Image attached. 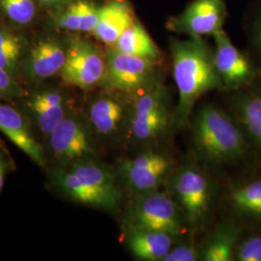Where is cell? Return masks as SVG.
Instances as JSON below:
<instances>
[{
  "mask_svg": "<svg viewBox=\"0 0 261 261\" xmlns=\"http://www.w3.org/2000/svg\"><path fill=\"white\" fill-rule=\"evenodd\" d=\"M244 227L228 219L215 226L200 245V260L232 261Z\"/></svg>",
  "mask_w": 261,
  "mask_h": 261,
  "instance_id": "obj_20",
  "label": "cell"
},
{
  "mask_svg": "<svg viewBox=\"0 0 261 261\" xmlns=\"http://www.w3.org/2000/svg\"><path fill=\"white\" fill-rule=\"evenodd\" d=\"M234 260L261 261V226L244 229L235 249Z\"/></svg>",
  "mask_w": 261,
  "mask_h": 261,
  "instance_id": "obj_25",
  "label": "cell"
},
{
  "mask_svg": "<svg viewBox=\"0 0 261 261\" xmlns=\"http://www.w3.org/2000/svg\"><path fill=\"white\" fill-rule=\"evenodd\" d=\"M21 45L19 38L9 32H0V69L10 74L16 69L20 56Z\"/></svg>",
  "mask_w": 261,
  "mask_h": 261,
  "instance_id": "obj_26",
  "label": "cell"
},
{
  "mask_svg": "<svg viewBox=\"0 0 261 261\" xmlns=\"http://www.w3.org/2000/svg\"><path fill=\"white\" fill-rule=\"evenodd\" d=\"M228 93L230 113L241 126L261 164V77L247 87Z\"/></svg>",
  "mask_w": 261,
  "mask_h": 261,
  "instance_id": "obj_15",
  "label": "cell"
},
{
  "mask_svg": "<svg viewBox=\"0 0 261 261\" xmlns=\"http://www.w3.org/2000/svg\"><path fill=\"white\" fill-rule=\"evenodd\" d=\"M0 130L39 167H46L47 157L35 139L28 117L14 107L0 102Z\"/></svg>",
  "mask_w": 261,
  "mask_h": 261,
  "instance_id": "obj_16",
  "label": "cell"
},
{
  "mask_svg": "<svg viewBox=\"0 0 261 261\" xmlns=\"http://www.w3.org/2000/svg\"><path fill=\"white\" fill-rule=\"evenodd\" d=\"M248 51L261 67V0H253L243 18Z\"/></svg>",
  "mask_w": 261,
  "mask_h": 261,
  "instance_id": "obj_24",
  "label": "cell"
},
{
  "mask_svg": "<svg viewBox=\"0 0 261 261\" xmlns=\"http://www.w3.org/2000/svg\"><path fill=\"white\" fill-rule=\"evenodd\" d=\"M194 147L201 162L212 167L258 165L241 126L230 112L205 103L190 119Z\"/></svg>",
  "mask_w": 261,
  "mask_h": 261,
  "instance_id": "obj_2",
  "label": "cell"
},
{
  "mask_svg": "<svg viewBox=\"0 0 261 261\" xmlns=\"http://www.w3.org/2000/svg\"><path fill=\"white\" fill-rule=\"evenodd\" d=\"M138 19L130 0H108L99 11V22L93 35L113 47L122 33Z\"/></svg>",
  "mask_w": 261,
  "mask_h": 261,
  "instance_id": "obj_18",
  "label": "cell"
},
{
  "mask_svg": "<svg viewBox=\"0 0 261 261\" xmlns=\"http://www.w3.org/2000/svg\"><path fill=\"white\" fill-rule=\"evenodd\" d=\"M124 243L130 253L144 261H164L171 248L180 242L172 235L154 229L123 226Z\"/></svg>",
  "mask_w": 261,
  "mask_h": 261,
  "instance_id": "obj_17",
  "label": "cell"
},
{
  "mask_svg": "<svg viewBox=\"0 0 261 261\" xmlns=\"http://www.w3.org/2000/svg\"><path fill=\"white\" fill-rule=\"evenodd\" d=\"M40 1L45 3V4H58V3H61L65 0H40Z\"/></svg>",
  "mask_w": 261,
  "mask_h": 261,
  "instance_id": "obj_31",
  "label": "cell"
},
{
  "mask_svg": "<svg viewBox=\"0 0 261 261\" xmlns=\"http://www.w3.org/2000/svg\"><path fill=\"white\" fill-rule=\"evenodd\" d=\"M167 191L185 216L189 233L203 228L216 203V186L205 170L189 162L177 166L167 183Z\"/></svg>",
  "mask_w": 261,
  "mask_h": 261,
  "instance_id": "obj_5",
  "label": "cell"
},
{
  "mask_svg": "<svg viewBox=\"0 0 261 261\" xmlns=\"http://www.w3.org/2000/svg\"><path fill=\"white\" fill-rule=\"evenodd\" d=\"M227 15L225 0H192L182 12L168 18L166 28L187 37L213 36L224 28Z\"/></svg>",
  "mask_w": 261,
  "mask_h": 261,
  "instance_id": "obj_13",
  "label": "cell"
},
{
  "mask_svg": "<svg viewBox=\"0 0 261 261\" xmlns=\"http://www.w3.org/2000/svg\"><path fill=\"white\" fill-rule=\"evenodd\" d=\"M0 5L8 18L19 24H27L35 16L33 0H0Z\"/></svg>",
  "mask_w": 261,
  "mask_h": 261,
  "instance_id": "obj_27",
  "label": "cell"
},
{
  "mask_svg": "<svg viewBox=\"0 0 261 261\" xmlns=\"http://www.w3.org/2000/svg\"><path fill=\"white\" fill-rule=\"evenodd\" d=\"M23 90L12 77V74L0 69V101L23 96Z\"/></svg>",
  "mask_w": 261,
  "mask_h": 261,
  "instance_id": "obj_29",
  "label": "cell"
},
{
  "mask_svg": "<svg viewBox=\"0 0 261 261\" xmlns=\"http://www.w3.org/2000/svg\"><path fill=\"white\" fill-rule=\"evenodd\" d=\"M200 260V245L195 242L176 243L168 252L164 261Z\"/></svg>",
  "mask_w": 261,
  "mask_h": 261,
  "instance_id": "obj_28",
  "label": "cell"
},
{
  "mask_svg": "<svg viewBox=\"0 0 261 261\" xmlns=\"http://www.w3.org/2000/svg\"><path fill=\"white\" fill-rule=\"evenodd\" d=\"M168 48L178 91L176 126L189 124L196 102L207 92L223 90L215 63L214 47L203 37H170Z\"/></svg>",
  "mask_w": 261,
  "mask_h": 261,
  "instance_id": "obj_1",
  "label": "cell"
},
{
  "mask_svg": "<svg viewBox=\"0 0 261 261\" xmlns=\"http://www.w3.org/2000/svg\"><path fill=\"white\" fill-rule=\"evenodd\" d=\"M100 6L94 0H75L60 19L61 28L72 32L93 33L99 22Z\"/></svg>",
  "mask_w": 261,
  "mask_h": 261,
  "instance_id": "obj_23",
  "label": "cell"
},
{
  "mask_svg": "<svg viewBox=\"0 0 261 261\" xmlns=\"http://www.w3.org/2000/svg\"><path fill=\"white\" fill-rule=\"evenodd\" d=\"M50 181L70 200L107 212L119 210L124 200L113 168L98 159L57 167L50 171Z\"/></svg>",
  "mask_w": 261,
  "mask_h": 261,
  "instance_id": "obj_3",
  "label": "cell"
},
{
  "mask_svg": "<svg viewBox=\"0 0 261 261\" xmlns=\"http://www.w3.org/2000/svg\"><path fill=\"white\" fill-rule=\"evenodd\" d=\"M229 219L244 228L261 226V174H252L230 183L223 196Z\"/></svg>",
  "mask_w": 261,
  "mask_h": 261,
  "instance_id": "obj_14",
  "label": "cell"
},
{
  "mask_svg": "<svg viewBox=\"0 0 261 261\" xmlns=\"http://www.w3.org/2000/svg\"><path fill=\"white\" fill-rule=\"evenodd\" d=\"M28 110L39 130L48 136L71 112L65 96L58 91H43L31 97Z\"/></svg>",
  "mask_w": 261,
  "mask_h": 261,
  "instance_id": "obj_19",
  "label": "cell"
},
{
  "mask_svg": "<svg viewBox=\"0 0 261 261\" xmlns=\"http://www.w3.org/2000/svg\"><path fill=\"white\" fill-rule=\"evenodd\" d=\"M66 50L55 39L38 43L28 59L29 75L36 81H42L60 73L65 63Z\"/></svg>",
  "mask_w": 261,
  "mask_h": 261,
  "instance_id": "obj_21",
  "label": "cell"
},
{
  "mask_svg": "<svg viewBox=\"0 0 261 261\" xmlns=\"http://www.w3.org/2000/svg\"><path fill=\"white\" fill-rule=\"evenodd\" d=\"M10 156L7 154V151L4 150V147L0 144V192L4 186L5 177L7 175L10 167Z\"/></svg>",
  "mask_w": 261,
  "mask_h": 261,
  "instance_id": "obj_30",
  "label": "cell"
},
{
  "mask_svg": "<svg viewBox=\"0 0 261 261\" xmlns=\"http://www.w3.org/2000/svg\"><path fill=\"white\" fill-rule=\"evenodd\" d=\"M113 48L123 54L144 58L157 64H160L163 59L161 48L140 19H136L130 28L122 33Z\"/></svg>",
  "mask_w": 261,
  "mask_h": 261,
  "instance_id": "obj_22",
  "label": "cell"
},
{
  "mask_svg": "<svg viewBox=\"0 0 261 261\" xmlns=\"http://www.w3.org/2000/svg\"><path fill=\"white\" fill-rule=\"evenodd\" d=\"M61 75L66 84L84 91L103 84L106 76V57L93 44L82 38L70 40L66 50Z\"/></svg>",
  "mask_w": 261,
  "mask_h": 261,
  "instance_id": "obj_12",
  "label": "cell"
},
{
  "mask_svg": "<svg viewBox=\"0 0 261 261\" xmlns=\"http://www.w3.org/2000/svg\"><path fill=\"white\" fill-rule=\"evenodd\" d=\"M174 126L175 107L163 79L132 96L126 140L139 151L161 148Z\"/></svg>",
  "mask_w": 261,
  "mask_h": 261,
  "instance_id": "obj_4",
  "label": "cell"
},
{
  "mask_svg": "<svg viewBox=\"0 0 261 261\" xmlns=\"http://www.w3.org/2000/svg\"><path fill=\"white\" fill-rule=\"evenodd\" d=\"M122 220L123 226L164 231L179 241L190 234L185 216L168 191L130 196Z\"/></svg>",
  "mask_w": 261,
  "mask_h": 261,
  "instance_id": "obj_6",
  "label": "cell"
},
{
  "mask_svg": "<svg viewBox=\"0 0 261 261\" xmlns=\"http://www.w3.org/2000/svg\"><path fill=\"white\" fill-rule=\"evenodd\" d=\"M132 96L110 90L88 103L86 118L96 138L119 140L127 137Z\"/></svg>",
  "mask_w": 261,
  "mask_h": 261,
  "instance_id": "obj_11",
  "label": "cell"
},
{
  "mask_svg": "<svg viewBox=\"0 0 261 261\" xmlns=\"http://www.w3.org/2000/svg\"><path fill=\"white\" fill-rule=\"evenodd\" d=\"M176 167L177 163L169 152L152 148L118 160L113 171L124 193L133 196L161 190Z\"/></svg>",
  "mask_w": 261,
  "mask_h": 261,
  "instance_id": "obj_7",
  "label": "cell"
},
{
  "mask_svg": "<svg viewBox=\"0 0 261 261\" xmlns=\"http://www.w3.org/2000/svg\"><path fill=\"white\" fill-rule=\"evenodd\" d=\"M215 63L223 91L238 90L261 77V67L249 51H243L231 42L224 28L213 34Z\"/></svg>",
  "mask_w": 261,
  "mask_h": 261,
  "instance_id": "obj_10",
  "label": "cell"
},
{
  "mask_svg": "<svg viewBox=\"0 0 261 261\" xmlns=\"http://www.w3.org/2000/svg\"><path fill=\"white\" fill-rule=\"evenodd\" d=\"M158 65L112 47L106 57L103 84L110 90L133 96L162 79Z\"/></svg>",
  "mask_w": 261,
  "mask_h": 261,
  "instance_id": "obj_9",
  "label": "cell"
},
{
  "mask_svg": "<svg viewBox=\"0 0 261 261\" xmlns=\"http://www.w3.org/2000/svg\"><path fill=\"white\" fill-rule=\"evenodd\" d=\"M95 135L86 116L69 112L48 136L49 150L60 166L97 159Z\"/></svg>",
  "mask_w": 261,
  "mask_h": 261,
  "instance_id": "obj_8",
  "label": "cell"
}]
</instances>
